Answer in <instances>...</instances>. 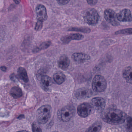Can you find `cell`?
Here are the masks:
<instances>
[{
  "label": "cell",
  "mask_w": 132,
  "mask_h": 132,
  "mask_svg": "<svg viewBox=\"0 0 132 132\" xmlns=\"http://www.w3.org/2000/svg\"><path fill=\"white\" fill-rule=\"evenodd\" d=\"M128 116L127 114L121 110L111 108L104 110L101 114V118L104 122L112 125L123 124Z\"/></svg>",
  "instance_id": "cell-1"
},
{
  "label": "cell",
  "mask_w": 132,
  "mask_h": 132,
  "mask_svg": "<svg viewBox=\"0 0 132 132\" xmlns=\"http://www.w3.org/2000/svg\"><path fill=\"white\" fill-rule=\"evenodd\" d=\"M75 112L76 109L74 106L66 105L58 110L57 112V118L63 122H68L75 115Z\"/></svg>",
  "instance_id": "cell-2"
},
{
  "label": "cell",
  "mask_w": 132,
  "mask_h": 132,
  "mask_svg": "<svg viewBox=\"0 0 132 132\" xmlns=\"http://www.w3.org/2000/svg\"><path fill=\"white\" fill-rule=\"evenodd\" d=\"M52 112V109L50 105H45L41 106L36 111L37 121L41 125L45 124L50 118Z\"/></svg>",
  "instance_id": "cell-3"
},
{
  "label": "cell",
  "mask_w": 132,
  "mask_h": 132,
  "mask_svg": "<svg viewBox=\"0 0 132 132\" xmlns=\"http://www.w3.org/2000/svg\"><path fill=\"white\" fill-rule=\"evenodd\" d=\"M83 16L84 22L90 26L97 24L100 18L98 12L93 8H89L86 9L83 13Z\"/></svg>",
  "instance_id": "cell-4"
},
{
  "label": "cell",
  "mask_w": 132,
  "mask_h": 132,
  "mask_svg": "<svg viewBox=\"0 0 132 132\" xmlns=\"http://www.w3.org/2000/svg\"><path fill=\"white\" fill-rule=\"evenodd\" d=\"M107 83L103 76L97 75L94 77L92 81V87L95 92H102L106 90Z\"/></svg>",
  "instance_id": "cell-5"
},
{
  "label": "cell",
  "mask_w": 132,
  "mask_h": 132,
  "mask_svg": "<svg viewBox=\"0 0 132 132\" xmlns=\"http://www.w3.org/2000/svg\"><path fill=\"white\" fill-rule=\"evenodd\" d=\"M93 108L90 104L83 103L81 104L77 108V112L81 118H86L91 114L93 112Z\"/></svg>",
  "instance_id": "cell-6"
},
{
  "label": "cell",
  "mask_w": 132,
  "mask_h": 132,
  "mask_svg": "<svg viewBox=\"0 0 132 132\" xmlns=\"http://www.w3.org/2000/svg\"><path fill=\"white\" fill-rule=\"evenodd\" d=\"M104 17L106 21L113 26H118L120 25L117 20L115 12L111 9H106L105 10Z\"/></svg>",
  "instance_id": "cell-7"
},
{
  "label": "cell",
  "mask_w": 132,
  "mask_h": 132,
  "mask_svg": "<svg viewBox=\"0 0 132 132\" xmlns=\"http://www.w3.org/2000/svg\"><path fill=\"white\" fill-rule=\"evenodd\" d=\"M91 103L93 108L98 113H102L105 110L106 106L105 100L101 97L92 98Z\"/></svg>",
  "instance_id": "cell-8"
},
{
  "label": "cell",
  "mask_w": 132,
  "mask_h": 132,
  "mask_svg": "<svg viewBox=\"0 0 132 132\" xmlns=\"http://www.w3.org/2000/svg\"><path fill=\"white\" fill-rule=\"evenodd\" d=\"M118 21L122 22H131L132 21V13L128 9H124L116 14Z\"/></svg>",
  "instance_id": "cell-9"
},
{
  "label": "cell",
  "mask_w": 132,
  "mask_h": 132,
  "mask_svg": "<svg viewBox=\"0 0 132 132\" xmlns=\"http://www.w3.org/2000/svg\"><path fill=\"white\" fill-rule=\"evenodd\" d=\"M93 95L91 90L85 88H81L77 90L74 93V95L79 100L87 99Z\"/></svg>",
  "instance_id": "cell-10"
},
{
  "label": "cell",
  "mask_w": 132,
  "mask_h": 132,
  "mask_svg": "<svg viewBox=\"0 0 132 132\" xmlns=\"http://www.w3.org/2000/svg\"><path fill=\"white\" fill-rule=\"evenodd\" d=\"M36 13L38 21L43 22L46 21L48 18L46 8L42 4H39L36 8Z\"/></svg>",
  "instance_id": "cell-11"
},
{
  "label": "cell",
  "mask_w": 132,
  "mask_h": 132,
  "mask_svg": "<svg viewBox=\"0 0 132 132\" xmlns=\"http://www.w3.org/2000/svg\"><path fill=\"white\" fill-rule=\"evenodd\" d=\"M84 36L80 33H72L63 36L61 41L64 44L69 43L72 40H80L84 38Z\"/></svg>",
  "instance_id": "cell-12"
},
{
  "label": "cell",
  "mask_w": 132,
  "mask_h": 132,
  "mask_svg": "<svg viewBox=\"0 0 132 132\" xmlns=\"http://www.w3.org/2000/svg\"><path fill=\"white\" fill-rule=\"evenodd\" d=\"M72 59L77 63H82L90 59V56L87 54L80 53H76L72 56Z\"/></svg>",
  "instance_id": "cell-13"
},
{
  "label": "cell",
  "mask_w": 132,
  "mask_h": 132,
  "mask_svg": "<svg viewBox=\"0 0 132 132\" xmlns=\"http://www.w3.org/2000/svg\"><path fill=\"white\" fill-rule=\"evenodd\" d=\"M70 65V60L66 55H63L60 57L58 61V66L60 69L66 70Z\"/></svg>",
  "instance_id": "cell-14"
},
{
  "label": "cell",
  "mask_w": 132,
  "mask_h": 132,
  "mask_svg": "<svg viewBox=\"0 0 132 132\" xmlns=\"http://www.w3.org/2000/svg\"><path fill=\"white\" fill-rule=\"evenodd\" d=\"M132 69L131 67H128L125 68L123 71L122 75L124 78L127 82L132 84L131 74Z\"/></svg>",
  "instance_id": "cell-15"
},
{
  "label": "cell",
  "mask_w": 132,
  "mask_h": 132,
  "mask_svg": "<svg viewBox=\"0 0 132 132\" xmlns=\"http://www.w3.org/2000/svg\"><path fill=\"white\" fill-rule=\"evenodd\" d=\"M102 126V123L100 121H97L89 127L85 132H99Z\"/></svg>",
  "instance_id": "cell-16"
},
{
  "label": "cell",
  "mask_w": 132,
  "mask_h": 132,
  "mask_svg": "<svg viewBox=\"0 0 132 132\" xmlns=\"http://www.w3.org/2000/svg\"><path fill=\"white\" fill-rule=\"evenodd\" d=\"M53 79L57 84L59 85H61L65 81L66 77L63 72L59 71L54 74L53 75Z\"/></svg>",
  "instance_id": "cell-17"
},
{
  "label": "cell",
  "mask_w": 132,
  "mask_h": 132,
  "mask_svg": "<svg viewBox=\"0 0 132 132\" xmlns=\"http://www.w3.org/2000/svg\"><path fill=\"white\" fill-rule=\"evenodd\" d=\"M18 75L19 77L24 82H28L29 81L28 77L27 71L25 68L20 67L18 70Z\"/></svg>",
  "instance_id": "cell-18"
},
{
  "label": "cell",
  "mask_w": 132,
  "mask_h": 132,
  "mask_svg": "<svg viewBox=\"0 0 132 132\" xmlns=\"http://www.w3.org/2000/svg\"><path fill=\"white\" fill-rule=\"evenodd\" d=\"M10 95L15 98H19L22 96V92L21 89L17 87H14L11 89Z\"/></svg>",
  "instance_id": "cell-19"
},
{
  "label": "cell",
  "mask_w": 132,
  "mask_h": 132,
  "mask_svg": "<svg viewBox=\"0 0 132 132\" xmlns=\"http://www.w3.org/2000/svg\"><path fill=\"white\" fill-rule=\"evenodd\" d=\"M51 44V42L50 41H46L40 44L39 46H37L36 48H34L33 50V52L34 53H36L38 52L41 50H45L49 48Z\"/></svg>",
  "instance_id": "cell-20"
},
{
  "label": "cell",
  "mask_w": 132,
  "mask_h": 132,
  "mask_svg": "<svg viewBox=\"0 0 132 132\" xmlns=\"http://www.w3.org/2000/svg\"><path fill=\"white\" fill-rule=\"evenodd\" d=\"M71 31L80 32L85 33H89L90 32L91 29L89 28L84 27H72L70 28L68 30Z\"/></svg>",
  "instance_id": "cell-21"
},
{
  "label": "cell",
  "mask_w": 132,
  "mask_h": 132,
  "mask_svg": "<svg viewBox=\"0 0 132 132\" xmlns=\"http://www.w3.org/2000/svg\"><path fill=\"white\" fill-rule=\"evenodd\" d=\"M42 84L45 87H49L52 84V80L51 78L46 75H43L41 78Z\"/></svg>",
  "instance_id": "cell-22"
},
{
  "label": "cell",
  "mask_w": 132,
  "mask_h": 132,
  "mask_svg": "<svg viewBox=\"0 0 132 132\" xmlns=\"http://www.w3.org/2000/svg\"><path fill=\"white\" fill-rule=\"evenodd\" d=\"M132 33V28L125 29H121L115 32V35H119V34H129L131 35Z\"/></svg>",
  "instance_id": "cell-23"
},
{
  "label": "cell",
  "mask_w": 132,
  "mask_h": 132,
  "mask_svg": "<svg viewBox=\"0 0 132 132\" xmlns=\"http://www.w3.org/2000/svg\"><path fill=\"white\" fill-rule=\"evenodd\" d=\"M32 129L33 132H42V128L36 124V122L33 123L32 125Z\"/></svg>",
  "instance_id": "cell-24"
},
{
  "label": "cell",
  "mask_w": 132,
  "mask_h": 132,
  "mask_svg": "<svg viewBox=\"0 0 132 132\" xmlns=\"http://www.w3.org/2000/svg\"><path fill=\"white\" fill-rule=\"evenodd\" d=\"M60 5L63 6L66 5L70 2L71 0H56Z\"/></svg>",
  "instance_id": "cell-25"
},
{
  "label": "cell",
  "mask_w": 132,
  "mask_h": 132,
  "mask_svg": "<svg viewBox=\"0 0 132 132\" xmlns=\"http://www.w3.org/2000/svg\"><path fill=\"white\" fill-rule=\"evenodd\" d=\"M43 27V22L38 21L36 24L35 30L36 31H40L42 29Z\"/></svg>",
  "instance_id": "cell-26"
},
{
  "label": "cell",
  "mask_w": 132,
  "mask_h": 132,
  "mask_svg": "<svg viewBox=\"0 0 132 132\" xmlns=\"http://www.w3.org/2000/svg\"><path fill=\"white\" fill-rule=\"evenodd\" d=\"M127 122V126L128 128H131L132 126V118L130 116H128L126 119Z\"/></svg>",
  "instance_id": "cell-27"
},
{
  "label": "cell",
  "mask_w": 132,
  "mask_h": 132,
  "mask_svg": "<svg viewBox=\"0 0 132 132\" xmlns=\"http://www.w3.org/2000/svg\"><path fill=\"white\" fill-rule=\"evenodd\" d=\"M88 4L91 5H94L97 3L98 0H86Z\"/></svg>",
  "instance_id": "cell-28"
},
{
  "label": "cell",
  "mask_w": 132,
  "mask_h": 132,
  "mask_svg": "<svg viewBox=\"0 0 132 132\" xmlns=\"http://www.w3.org/2000/svg\"><path fill=\"white\" fill-rule=\"evenodd\" d=\"M0 68H1V70L2 71H5L7 70V68L5 67V66H2V67H1Z\"/></svg>",
  "instance_id": "cell-29"
},
{
  "label": "cell",
  "mask_w": 132,
  "mask_h": 132,
  "mask_svg": "<svg viewBox=\"0 0 132 132\" xmlns=\"http://www.w3.org/2000/svg\"><path fill=\"white\" fill-rule=\"evenodd\" d=\"M10 78L12 80V81H14V80L15 79V76L14 74H12L10 76Z\"/></svg>",
  "instance_id": "cell-30"
},
{
  "label": "cell",
  "mask_w": 132,
  "mask_h": 132,
  "mask_svg": "<svg viewBox=\"0 0 132 132\" xmlns=\"http://www.w3.org/2000/svg\"><path fill=\"white\" fill-rule=\"evenodd\" d=\"M16 132H29L28 131H26V130H22V131H19Z\"/></svg>",
  "instance_id": "cell-31"
},
{
  "label": "cell",
  "mask_w": 132,
  "mask_h": 132,
  "mask_svg": "<svg viewBox=\"0 0 132 132\" xmlns=\"http://www.w3.org/2000/svg\"><path fill=\"white\" fill-rule=\"evenodd\" d=\"M14 1L15 3H18L19 2V0H14Z\"/></svg>",
  "instance_id": "cell-32"
},
{
  "label": "cell",
  "mask_w": 132,
  "mask_h": 132,
  "mask_svg": "<svg viewBox=\"0 0 132 132\" xmlns=\"http://www.w3.org/2000/svg\"><path fill=\"white\" fill-rule=\"evenodd\" d=\"M52 132H59L57 131H53Z\"/></svg>",
  "instance_id": "cell-33"
}]
</instances>
